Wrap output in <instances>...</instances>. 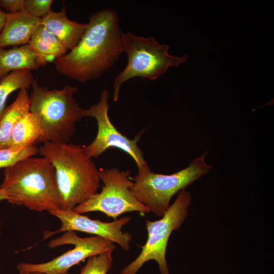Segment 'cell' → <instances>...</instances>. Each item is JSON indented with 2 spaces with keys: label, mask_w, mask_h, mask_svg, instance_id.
Segmentation results:
<instances>
[{
  "label": "cell",
  "mask_w": 274,
  "mask_h": 274,
  "mask_svg": "<svg viewBox=\"0 0 274 274\" xmlns=\"http://www.w3.org/2000/svg\"><path fill=\"white\" fill-rule=\"evenodd\" d=\"M31 71H13L0 81V117L6 108L8 96L14 91L22 88L29 89L35 80Z\"/></svg>",
  "instance_id": "obj_18"
},
{
  "label": "cell",
  "mask_w": 274,
  "mask_h": 274,
  "mask_svg": "<svg viewBox=\"0 0 274 274\" xmlns=\"http://www.w3.org/2000/svg\"><path fill=\"white\" fill-rule=\"evenodd\" d=\"M43 64L28 44L6 49L0 48V81L17 70L38 69Z\"/></svg>",
  "instance_id": "obj_14"
},
{
  "label": "cell",
  "mask_w": 274,
  "mask_h": 274,
  "mask_svg": "<svg viewBox=\"0 0 274 274\" xmlns=\"http://www.w3.org/2000/svg\"><path fill=\"white\" fill-rule=\"evenodd\" d=\"M39 152L35 145L22 148L0 149V168H7Z\"/></svg>",
  "instance_id": "obj_19"
},
{
  "label": "cell",
  "mask_w": 274,
  "mask_h": 274,
  "mask_svg": "<svg viewBox=\"0 0 274 274\" xmlns=\"http://www.w3.org/2000/svg\"><path fill=\"white\" fill-rule=\"evenodd\" d=\"M28 44L43 65L54 61L67 52V50L57 38L41 23L33 32Z\"/></svg>",
  "instance_id": "obj_16"
},
{
  "label": "cell",
  "mask_w": 274,
  "mask_h": 274,
  "mask_svg": "<svg viewBox=\"0 0 274 274\" xmlns=\"http://www.w3.org/2000/svg\"><path fill=\"white\" fill-rule=\"evenodd\" d=\"M109 93L104 89L98 102L89 108L84 109V117H92L97 124V132L95 139L88 146H83L84 152L92 158H97L111 148L122 150L134 160L138 170L149 168L144 159L143 152L138 143L145 129L140 132L131 140L119 131L111 122L108 114Z\"/></svg>",
  "instance_id": "obj_9"
},
{
  "label": "cell",
  "mask_w": 274,
  "mask_h": 274,
  "mask_svg": "<svg viewBox=\"0 0 274 274\" xmlns=\"http://www.w3.org/2000/svg\"><path fill=\"white\" fill-rule=\"evenodd\" d=\"M19 274H47L45 272H39V271H34V272H19ZM63 274H69L67 272Z\"/></svg>",
  "instance_id": "obj_24"
},
{
  "label": "cell",
  "mask_w": 274,
  "mask_h": 274,
  "mask_svg": "<svg viewBox=\"0 0 274 274\" xmlns=\"http://www.w3.org/2000/svg\"><path fill=\"white\" fill-rule=\"evenodd\" d=\"M124 34L115 10L95 12L77 45L53 61L56 72L80 83L99 77L123 52Z\"/></svg>",
  "instance_id": "obj_1"
},
{
  "label": "cell",
  "mask_w": 274,
  "mask_h": 274,
  "mask_svg": "<svg viewBox=\"0 0 274 274\" xmlns=\"http://www.w3.org/2000/svg\"><path fill=\"white\" fill-rule=\"evenodd\" d=\"M49 213L60 221L61 226L56 231L46 232L44 234L46 237L58 232L79 231L99 236L117 243L124 251L130 249L131 234L122 231L123 226L131 220L130 217H124L112 222H106L90 219L73 211L58 209Z\"/></svg>",
  "instance_id": "obj_11"
},
{
  "label": "cell",
  "mask_w": 274,
  "mask_h": 274,
  "mask_svg": "<svg viewBox=\"0 0 274 274\" xmlns=\"http://www.w3.org/2000/svg\"><path fill=\"white\" fill-rule=\"evenodd\" d=\"M0 189L9 203L31 211L50 212L60 209L55 169L43 157H29L5 168Z\"/></svg>",
  "instance_id": "obj_3"
},
{
  "label": "cell",
  "mask_w": 274,
  "mask_h": 274,
  "mask_svg": "<svg viewBox=\"0 0 274 274\" xmlns=\"http://www.w3.org/2000/svg\"><path fill=\"white\" fill-rule=\"evenodd\" d=\"M191 202L190 192L183 189L160 219L146 220L147 241L141 247L142 251L138 256L126 265L120 274H136L146 262L151 260L158 263L161 274H169L166 261L168 241L172 232L181 228L187 216Z\"/></svg>",
  "instance_id": "obj_7"
},
{
  "label": "cell",
  "mask_w": 274,
  "mask_h": 274,
  "mask_svg": "<svg viewBox=\"0 0 274 274\" xmlns=\"http://www.w3.org/2000/svg\"><path fill=\"white\" fill-rule=\"evenodd\" d=\"M7 12L3 11L0 7V33L1 32L5 24Z\"/></svg>",
  "instance_id": "obj_23"
},
{
  "label": "cell",
  "mask_w": 274,
  "mask_h": 274,
  "mask_svg": "<svg viewBox=\"0 0 274 274\" xmlns=\"http://www.w3.org/2000/svg\"><path fill=\"white\" fill-rule=\"evenodd\" d=\"M72 244L74 248L51 261L42 263H20L16 268L19 272L39 271L47 274H63L75 265L90 256L112 251L116 246L112 241L99 236L81 237L75 231H68L51 240L48 246L54 248Z\"/></svg>",
  "instance_id": "obj_10"
},
{
  "label": "cell",
  "mask_w": 274,
  "mask_h": 274,
  "mask_svg": "<svg viewBox=\"0 0 274 274\" xmlns=\"http://www.w3.org/2000/svg\"><path fill=\"white\" fill-rule=\"evenodd\" d=\"M52 0H24L23 11L38 18H42L51 10Z\"/></svg>",
  "instance_id": "obj_21"
},
{
  "label": "cell",
  "mask_w": 274,
  "mask_h": 274,
  "mask_svg": "<svg viewBox=\"0 0 274 274\" xmlns=\"http://www.w3.org/2000/svg\"><path fill=\"white\" fill-rule=\"evenodd\" d=\"M29 95V112L40 117L43 136L39 143H68L75 129V124L84 117V109L74 97L78 91L76 86L65 85L61 89H48L38 84L35 79Z\"/></svg>",
  "instance_id": "obj_4"
},
{
  "label": "cell",
  "mask_w": 274,
  "mask_h": 274,
  "mask_svg": "<svg viewBox=\"0 0 274 274\" xmlns=\"http://www.w3.org/2000/svg\"><path fill=\"white\" fill-rule=\"evenodd\" d=\"M169 47L160 44L153 37L137 36L130 32L123 36V52L127 56L126 67L113 82V100L118 101L120 88L127 81L136 77L154 80L170 66L178 67L188 55L178 57L168 54Z\"/></svg>",
  "instance_id": "obj_6"
},
{
  "label": "cell",
  "mask_w": 274,
  "mask_h": 274,
  "mask_svg": "<svg viewBox=\"0 0 274 274\" xmlns=\"http://www.w3.org/2000/svg\"><path fill=\"white\" fill-rule=\"evenodd\" d=\"M6 199V196L5 192L0 189V200Z\"/></svg>",
  "instance_id": "obj_25"
},
{
  "label": "cell",
  "mask_w": 274,
  "mask_h": 274,
  "mask_svg": "<svg viewBox=\"0 0 274 274\" xmlns=\"http://www.w3.org/2000/svg\"><path fill=\"white\" fill-rule=\"evenodd\" d=\"M131 174L129 169L121 171L117 167L99 169L100 180L104 184L101 191L75 207L73 211L80 214L100 212L114 220L126 212H150L134 197L130 190L133 183Z\"/></svg>",
  "instance_id": "obj_8"
},
{
  "label": "cell",
  "mask_w": 274,
  "mask_h": 274,
  "mask_svg": "<svg viewBox=\"0 0 274 274\" xmlns=\"http://www.w3.org/2000/svg\"><path fill=\"white\" fill-rule=\"evenodd\" d=\"M41 23L57 38L67 51L77 45L87 25V23H79L68 19L64 7L59 12L51 10L41 18Z\"/></svg>",
  "instance_id": "obj_13"
},
{
  "label": "cell",
  "mask_w": 274,
  "mask_h": 274,
  "mask_svg": "<svg viewBox=\"0 0 274 274\" xmlns=\"http://www.w3.org/2000/svg\"><path fill=\"white\" fill-rule=\"evenodd\" d=\"M208 151L192 160L184 169L171 175L157 174L150 168L138 170L131 179L130 190L134 197L158 217H161L168 209L172 197L186 189L212 169L204 158Z\"/></svg>",
  "instance_id": "obj_5"
},
{
  "label": "cell",
  "mask_w": 274,
  "mask_h": 274,
  "mask_svg": "<svg viewBox=\"0 0 274 274\" xmlns=\"http://www.w3.org/2000/svg\"><path fill=\"white\" fill-rule=\"evenodd\" d=\"M24 0H0L1 8L8 13L23 11Z\"/></svg>",
  "instance_id": "obj_22"
},
{
  "label": "cell",
  "mask_w": 274,
  "mask_h": 274,
  "mask_svg": "<svg viewBox=\"0 0 274 274\" xmlns=\"http://www.w3.org/2000/svg\"><path fill=\"white\" fill-rule=\"evenodd\" d=\"M43 134L40 117L36 113L28 112L14 125L9 148H19L35 145Z\"/></svg>",
  "instance_id": "obj_17"
},
{
  "label": "cell",
  "mask_w": 274,
  "mask_h": 274,
  "mask_svg": "<svg viewBox=\"0 0 274 274\" xmlns=\"http://www.w3.org/2000/svg\"><path fill=\"white\" fill-rule=\"evenodd\" d=\"M27 89L19 90L15 100L4 110L0 117V149L9 148L12 131L15 123L29 112Z\"/></svg>",
  "instance_id": "obj_15"
},
{
  "label": "cell",
  "mask_w": 274,
  "mask_h": 274,
  "mask_svg": "<svg viewBox=\"0 0 274 274\" xmlns=\"http://www.w3.org/2000/svg\"><path fill=\"white\" fill-rule=\"evenodd\" d=\"M40 155L53 165L61 197L60 210L73 211L98 193L99 169L83 146L72 143L46 142Z\"/></svg>",
  "instance_id": "obj_2"
},
{
  "label": "cell",
  "mask_w": 274,
  "mask_h": 274,
  "mask_svg": "<svg viewBox=\"0 0 274 274\" xmlns=\"http://www.w3.org/2000/svg\"><path fill=\"white\" fill-rule=\"evenodd\" d=\"M112 251H106L90 256L81 267L79 274H107L112 267Z\"/></svg>",
  "instance_id": "obj_20"
},
{
  "label": "cell",
  "mask_w": 274,
  "mask_h": 274,
  "mask_svg": "<svg viewBox=\"0 0 274 274\" xmlns=\"http://www.w3.org/2000/svg\"><path fill=\"white\" fill-rule=\"evenodd\" d=\"M41 21L24 11L7 12L5 24L0 33V48L28 44Z\"/></svg>",
  "instance_id": "obj_12"
}]
</instances>
